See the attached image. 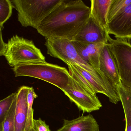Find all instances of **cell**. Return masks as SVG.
I'll use <instances>...</instances> for the list:
<instances>
[{"instance_id":"1","label":"cell","mask_w":131,"mask_h":131,"mask_svg":"<svg viewBox=\"0 0 131 131\" xmlns=\"http://www.w3.org/2000/svg\"><path fill=\"white\" fill-rule=\"evenodd\" d=\"M90 16V7L82 0H63L37 30L46 38L73 41Z\"/></svg>"},{"instance_id":"2","label":"cell","mask_w":131,"mask_h":131,"mask_svg":"<svg viewBox=\"0 0 131 131\" xmlns=\"http://www.w3.org/2000/svg\"><path fill=\"white\" fill-rule=\"evenodd\" d=\"M63 0H13L18 12V21L24 27L37 29L42 21Z\"/></svg>"},{"instance_id":"3","label":"cell","mask_w":131,"mask_h":131,"mask_svg":"<svg viewBox=\"0 0 131 131\" xmlns=\"http://www.w3.org/2000/svg\"><path fill=\"white\" fill-rule=\"evenodd\" d=\"M16 77H29L42 80L62 91L67 86L70 75L65 67L48 63L20 64L13 68Z\"/></svg>"},{"instance_id":"4","label":"cell","mask_w":131,"mask_h":131,"mask_svg":"<svg viewBox=\"0 0 131 131\" xmlns=\"http://www.w3.org/2000/svg\"><path fill=\"white\" fill-rule=\"evenodd\" d=\"M3 56L12 67L23 64L46 63V58L32 40L17 35L8 40Z\"/></svg>"},{"instance_id":"5","label":"cell","mask_w":131,"mask_h":131,"mask_svg":"<svg viewBox=\"0 0 131 131\" xmlns=\"http://www.w3.org/2000/svg\"><path fill=\"white\" fill-rule=\"evenodd\" d=\"M46 40L45 46L47 48V53L50 56L62 60L67 64L77 65L82 67L100 80L112 91L115 92L99 71L80 56L72 41L64 39L46 38Z\"/></svg>"},{"instance_id":"6","label":"cell","mask_w":131,"mask_h":131,"mask_svg":"<svg viewBox=\"0 0 131 131\" xmlns=\"http://www.w3.org/2000/svg\"><path fill=\"white\" fill-rule=\"evenodd\" d=\"M116 61L121 82L131 89V44L126 40H108Z\"/></svg>"},{"instance_id":"7","label":"cell","mask_w":131,"mask_h":131,"mask_svg":"<svg viewBox=\"0 0 131 131\" xmlns=\"http://www.w3.org/2000/svg\"><path fill=\"white\" fill-rule=\"evenodd\" d=\"M62 91L70 100L83 112L99 110L102 106L96 95H92L86 91L71 75L67 86Z\"/></svg>"},{"instance_id":"8","label":"cell","mask_w":131,"mask_h":131,"mask_svg":"<svg viewBox=\"0 0 131 131\" xmlns=\"http://www.w3.org/2000/svg\"><path fill=\"white\" fill-rule=\"evenodd\" d=\"M99 71L116 92V87L122 82L115 59L108 42L105 44L100 52Z\"/></svg>"},{"instance_id":"9","label":"cell","mask_w":131,"mask_h":131,"mask_svg":"<svg viewBox=\"0 0 131 131\" xmlns=\"http://www.w3.org/2000/svg\"><path fill=\"white\" fill-rule=\"evenodd\" d=\"M107 31L116 39H131V3L108 20Z\"/></svg>"},{"instance_id":"10","label":"cell","mask_w":131,"mask_h":131,"mask_svg":"<svg viewBox=\"0 0 131 131\" xmlns=\"http://www.w3.org/2000/svg\"><path fill=\"white\" fill-rule=\"evenodd\" d=\"M110 37L107 31L103 29L91 15L73 41L106 44L108 42Z\"/></svg>"},{"instance_id":"11","label":"cell","mask_w":131,"mask_h":131,"mask_svg":"<svg viewBox=\"0 0 131 131\" xmlns=\"http://www.w3.org/2000/svg\"><path fill=\"white\" fill-rule=\"evenodd\" d=\"M72 42L83 60L99 72L100 55L101 50L105 44L87 43L77 41Z\"/></svg>"},{"instance_id":"12","label":"cell","mask_w":131,"mask_h":131,"mask_svg":"<svg viewBox=\"0 0 131 131\" xmlns=\"http://www.w3.org/2000/svg\"><path fill=\"white\" fill-rule=\"evenodd\" d=\"M29 87L23 86L17 92L15 115V131H25L27 117V95Z\"/></svg>"},{"instance_id":"13","label":"cell","mask_w":131,"mask_h":131,"mask_svg":"<svg viewBox=\"0 0 131 131\" xmlns=\"http://www.w3.org/2000/svg\"><path fill=\"white\" fill-rule=\"evenodd\" d=\"M63 122L62 126L56 131H99L98 123L91 114Z\"/></svg>"},{"instance_id":"14","label":"cell","mask_w":131,"mask_h":131,"mask_svg":"<svg viewBox=\"0 0 131 131\" xmlns=\"http://www.w3.org/2000/svg\"><path fill=\"white\" fill-rule=\"evenodd\" d=\"M112 1V0L90 1L91 16L107 31L108 13Z\"/></svg>"},{"instance_id":"15","label":"cell","mask_w":131,"mask_h":131,"mask_svg":"<svg viewBox=\"0 0 131 131\" xmlns=\"http://www.w3.org/2000/svg\"><path fill=\"white\" fill-rule=\"evenodd\" d=\"M116 92L120 98L125 113V131H131V89L121 83L116 87Z\"/></svg>"},{"instance_id":"16","label":"cell","mask_w":131,"mask_h":131,"mask_svg":"<svg viewBox=\"0 0 131 131\" xmlns=\"http://www.w3.org/2000/svg\"><path fill=\"white\" fill-rule=\"evenodd\" d=\"M16 97L6 115L3 122L0 123V131H15V115Z\"/></svg>"},{"instance_id":"17","label":"cell","mask_w":131,"mask_h":131,"mask_svg":"<svg viewBox=\"0 0 131 131\" xmlns=\"http://www.w3.org/2000/svg\"><path fill=\"white\" fill-rule=\"evenodd\" d=\"M34 89L32 87H30L27 95V117L26 123L25 131H28L33 127L34 110L32 108L33 104L34 99L37 98Z\"/></svg>"},{"instance_id":"18","label":"cell","mask_w":131,"mask_h":131,"mask_svg":"<svg viewBox=\"0 0 131 131\" xmlns=\"http://www.w3.org/2000/svg\"><path fill=\"white\" fill-rule=\"evenodd\" d=\"M69 72L72 78L78 83L82 87L92 95H96V94L89 83L85 78L77 71L72 64H67Z\"/></svg>"},{"instance_id":"19","label":"cell","mask_w":131,"mask_h":131,"mask_svg":"<svg viewBox=\"0 0 131 131\" xmlns=\"http://www.w3.org/2000/svg\"><path fill=\"white\" fill-rule=\"evenodd\" d=\"M14 6L12 1H0V26L1 29H3L4 24L9 19L13 13Z\"/></svg>"},{"instance_id":"20","label":"cell","mask_w":131,"mask_h":131,"mask_svg":"<svg viewBox=\"0 0 131 131\" xmlns=\"http://www.w3.org/2000/svg\"><path fill=\"white\" fill-rule=\"evenodd\" d=\"M17 94V92L14 93L0 101V123L4 120L6 115L16 97Z\"/></svg>"},{"instance_id":"21","label":"cell","mask_w":131,"mask_h":131,"mask_svg":"<svg viewBox=\"0 0 131 131\" xmlns=\"http://www.w3.org/2000/svg\"><path fill=\"white\" fill-rule=\"evenodd\" d=\"M131 3V0H112L108 14V20L115 16Z\"/></svg>"},{"instance_id":"22","label":"cell","mask_w":131,"mask_h":131,"mask_svg":"<svg viewBox=\"0 0 131 131\" xmlns=\"http://www.w3.org/2000/svg\"><path fill=\"white\" fill-rule=\"evenodd\" d=\"M33 128L36 131H50L49 126L40 118L33 119Z\"/></svg>"},{"instance_id":"23","label":"cell","mask_w":131,"mask_h":131,"mask_svg":"<svg viewBox=\"0 0 131 131\" xmlns=\"http://www.w3.org/2000/svg\"><path fill=\"white\" fill-rule=\"evenodd\" d=\"M6 44L3 40L2 34V29H1V48H0V55L1 56H3L5 48H6Z\"/></svg>"},{"instance_id":"24","label":"cell","mask_w":131,"mask_h":131,"mask_svg":"<svg viewBox=\"0 0 131 131\" xmlns=\"http://www.w3.org/2000/svg\"><path fill=\"white\" fill-rule=\"evenodd\" d=\"M36 131L35 130H34V129L33 127V128H31L30 129L29 131Z\"/></svg>"}]
</instances>
